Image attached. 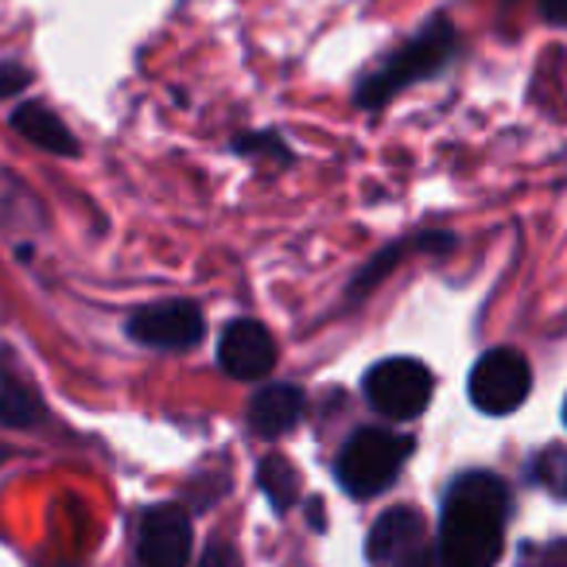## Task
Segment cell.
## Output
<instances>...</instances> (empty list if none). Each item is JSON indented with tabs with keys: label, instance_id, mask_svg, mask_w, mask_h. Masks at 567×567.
Returning a JSON list of instances; mask_svg holds the SVG:
<instances>
[{
	"label": "cell",
	"instance_id": "obj_1",
	"mask_svg": "<svg viewBox=\"0 0 567 567\" xmlns=\"http://www.w3.org/2000/svg\"><path fill=\"white\" fill-rule=\"evenodd\" d=\"M505 513H509V494L494 474H463L443 502V567H494L505 544Z\"/></svg>",
	"mask_w": 567,
	"mask_h": 567
},
{
	"label": "cell",
	"instance_id": "obj_2",
	"mask_svg": "<svg viewBox=\"0 0 567 567\" xmlns=\"http://www.w3.org/2000/svg\"><path fill=\"white\" fill-rule=\"evenodd\" d=\"M451 55H455V28H451L447 20H435V24H427L409 48L389 55V63L381 66V71L362 79V86H358V105H362V110H381V105L401 94L404 86L443 71V66L451 63Z\"/></svg>",
	"mask_w": 567,
	"mask_h": 567
},
{
	"label": "cell",
	"instance_id": "obj_3",
	"mask_svg": "<svg viewBox=\"0 0 567 567\" xmlns=\"http://www.w3.org/2000/svg\"><path fill=\"white\" fill-rule=\"evenodd\" d=\"M412 455L409 435L385 432V427H362L347 440L339 455V482L350 497H378L401 474Z\"/></svg>",
	"mask_w": 567,
	"mask_h": 567
},
{
	"label": "cell",
	"instance_id": "obj_4",
	"mask_svg": "<svg viewBox=\"0 0 567 567\" xmlns=\"http://www.w3.org/2000/svg\"><path fill=\"white\" fill-rule=\"evenodd\" d=\"M365 401L389 420H416L432 401L435 378L416 358H385L362 381Z\"/></svg>",
	"mask_w": 567,
	"mask_h": 567
},
{
	"label": "cell",
	"instance_id": "obj_5",
	"mask_svg": "<svg viewBox=\"0 0 567 567\" xmlns=\"http://www.w3.org/2000/svg\"><path fill=\"white\" fill-rule=\"evenodd\" d=\"M528 389H533V370H528L525 354L509 347L486 350L471 370V401L486 416H509L525 404Z\"/></svg>",
	"mask_w": 567,
	"mask_h": 567
},
{
	"label": "cell",
	"instance_id": "obj_6",
	"mask_svg": "<svg viewBox=\"0 0 567 567\" xmlns=\"http://www.w3.org/2000/svg\"><path fill=\"white\" fill-rule=\"evenodd\" d=\"M203 331H206L203 311L187 300L148 303V308L128 316V339H136L141 347L152 350H190L198 347Z\"/></svg>",
	"mask_w": 567,
	"mask_h": 567
},
{
	"label": "cell",
	"instance_id": "obj_7",
	"mask_svg": "<svg viewBox=\"0 0 567 567\" xmlns=\"http://www.w3.org/2000/svg\"><path fill=\"white\" fill-rule=\"evenodd\" d=\"M373 567H427V525L416 509H389L365 544Z\"/></svg>",
	"mask_w": 567,
	"mask_h": 567
},
{
	"label": "cell",
	"instance_id": "obj_8",
	"mask_svg": "<svg viewBox=\"0 0 567 567\" xmlns=\"http://www.w3.org/2000/svg\"><path fill=\"white\" fill-rule=\"evenodd\" d=\"M218 365L237 381H260L276 370V339L257 319H234L218 339Z\"/></svg>",
	"mask_w": 567,
	"mask_h": 567
},
{
	"label": "cell",
	"instance_id": "obj_9",
	"mask_svg": "<svg viewBox=\"0 0 567 567\" xmlns=\"http://www.w3.org/2000/svg\"><path fill=\"white\" fill-rule=\"evenodd\" d=\"M144 567H183L190 556V520L179 505H156L144 513L136 536Z\"/></svg>",
	"mask_w": 567,
	"mask_h": 567
},
{
	"label": "cell",
	"instance_id": "obj_10",
	"mask_svg": "<svg viewBox=\"0 0 567 567\" xmlns=\"http://www.w3.org/2000/svg\"><path fill=\"white\" fill-rule=\"evenodd\" d=\"M303 404H308V396L300 385H265L249 404V427L260 440H276L300 424Z\"/></svg>",
	"mask_w": 567,
	"mask_h": 567
},
{
	"label": "cell",
	"instance_id": "obj_11",
	"mask_svg": "<svg viewBox=\"0 0 567 567\" xmlns=\"http://www.w3.org/2000/svg\"><path fill=\"white\" fill-rule=\"evenodd\" d=\"M12 128H17L20 136H28L35 148L51 152V156H74V152H79V141H74V133L66 128V121L59 117V113H51L43 102L20 105V110L12 113Z\"/></svg>",
	"mask_w": 567,
	"mask_h": 567
},
{
	"label": "cell",
	"instance_id": "obj_12",
	"mask_svg": "<svg viewBox=\"0 0 567 567\" xmlns=\"http://www.w3.org/2000/svg\"><path fill=\"white\" fill-rule=\"evenodd\" d=\"M260 489L268 494V502L276 505V513L292 509L296 497H300V474L284 455H268L260 463Z\"/></svg>",
	"mask_w": 567,
	"mask_h": 567
},
{
	"label": "cell",
	"instance_id": "obj_13",
	"mask_svg": "<svg viewBox=\"0 0 567 567\" xmlns=\"http://www.w3.org/2000/svg\"><path fill=\"white\" fill-rule=\"evenodd\" d=\"M0 420L17 427H28L40 420V401H35V393L24 381H17L4 370H0Z\"/></svg>",
	"mask_w": 567,
	"mask_h": 567
},
{
	"label": "cell",
	"instance_id": "obj_14",
	"mask_svg": "<svg viewBox=\"0 0 567 567\" xmlns=\"http://www.w3.org/2000/svg\"><path fill=\"white\" fill-rule=\"evenodd\" d=\"M533 474L551 497L567 502V447H548L540 458L533 463Z\"/></svg>",
	"mask_w": 567,
	"mask_h": 567
},
{
	"label": "cell",
	"instance_id": "obj_15",
	"mask_svg": "<svg viewBox=\"0 0 567 567\" xmlns=\"http://www.w3.org/2000/svg\"><path fill=\"white\" fill-rule=\"evenodd\" d=\"M28 79H32V74H28L20 63H12V59H0V97H4V94H17V90H24V86H28Z\"/></svg>",
	"mask_w": 567,
	"mask_h": 567
},
{
	"label": "cell",
	"instance_id": "obj_16",
	"mask_svg": "<svg viewBox=\"0 0 567 567\" xmlns=\"http://www.w3.org/2000/svg\"><path fill=\"white\" fill-rule=\"evenodd\" d=\"M198 567H241V559H237V551L229 544H210L203 551V559H198Z\"/></svg>",
	"mask_w": 567,
	"mask_h": 567
},
{
	"label": "cell",
	"instance_id": "obj_17",
	"mask_svg": "<svg viewBox=\"0 0 567 567\" xmlns=\"http://www.w3.org/2000/svg\"><path fill=\"white\" fill-rule=\"evenodd\" d=\"M544 567H567V540H556L544 548Z\"/></svg>",
	"mask_w": 567,
	"mask_h": 567
},
{
	"label": "cell",
	"instance_id": "obj_18",
	"mask_svg": "<svg viewBox=\"0 0 567 567\" xmlns=\"http://www.w3.org/2000/svg\"><path fill=\"white\" fill-rule=\"evenodd\" d=\"M540 12L551 24H567V0H540Z\"/></svg>",
	"mask_w": 567,
	"mask_h": 567
},
{
	"label": "cell",
	"instance_id": "obj_19",
	"mask_svg": "<svg viewBox=\"0 0 567 567\" xmlns=\"http://www.w3.org/2000/svg\"><path fill=\"white\" fill-rule=\"evenodd\" d=\"M564 420H567V404H564Z\"/></svg>",
	"mask_w": 567,
	"mask_h": 567
}]
</instances>
